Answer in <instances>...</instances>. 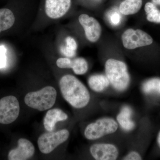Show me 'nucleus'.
I'll return each instance as SVG.
<instances>
[{"label":"nucleus","mask_w":160,"mask_h":160,"mask_svg":"<svg viewBox=\"0 0 160 160\" xmlns=\"http://www.w3.org/2000/svg\"><path fill=\"white\" fill-rule=\"evenodd\" d=\"M122 17L118 12H112L109 15V20L112 25L116 26L118 25L121 22Z\"/></svg>","instance_id":"412c9836"},{"label":"nucleus","mask_w":160,"mask_h":160,"mask_svg":"<svg viewBox=\"0 0 160 160\" xmlns=\"http://www.w3.org/2000/svg\"><path fill=\"white\" fill-rule=\"evenodd\" d=\"M71 4V0H45V12L51 18H59L69 11Z\"/></svg>","instance_id":"9d476101"},{"label":"nucleus","mask_w":160,"mask_h":160,"mask_svg":"<svg viewBox=\"0 0 160 160\" xmlns=\"http://www.w3.org/2000/svg\"><path fill=\"white\" fill-rule=\"evenodd\" d=\"M106 76L116 90L123 91L129 85L130 78L127 66L119 60L109 59L105 64Z\"/></svg>","instance_id":"f03ea898"},{"label":"nucleus","mask_w":160,"mask_h":160,"mask_svg":"<svg viewBox=\"0 0 160 160\" xmlns=\"http://www.w3.org/2000/svg\"><path fill=\"white\" fill-rule=\"evenodd\" d=\"M57 96V92L55 88L48 86L39 91L29 92L26 95L24 100L26 105L30 108L43 111L53 106Z\"/></svg>","instance_id":"7ed1b4c3"},{"label":"nucleus","mask_w":160,"mask_h":160,"mask_svg":"<svg viewBox=\"0 0 160 160\" xmlns=\"http://www.w3.org/2000/svg\"><path fill=\"white\" fill-rule=\"evenodd\" d=\"M78 20L87 39L92 42L98 41L101 36L102 28L97 20L86 14L81 15Z\"/></svg>","instance_id":"1a4fd4ad"},{"label":"nucleus","mask_w":160,"mask_h":160,"mask_svg":"<svg viewBox=\"0 0 160 160\" xmlns=\"http://www.w3.org/2000/svg\"><path fill=\"white\" fill-rule=\"evenodd\" d=\"M152 1L154 4L160 5V0H152Z\"/></svg>","instance_id":"b1692460"},{"label":"nucleus","mask_w":160,"mask_h":160,"mask_svg":"<svg viewBox=\"0 0 160 160\" xmlns=\"http://www.w3.org/2000/svg\"><path fill=\"white\" fill-rule=\"evenodd\" d=\"M142 159V157L139 153L136 151H131L126 155L123 160H140Z\"/></svg>","instance_id":"5701e85b"},{"label":"nucleus","mask_w":160,"mask_h":160,"mask_svg":"<svg viewBox=\"0 0 160 160\" xmlns=\"http://www.w3.org/2000/svg\"><path fill=\"white\" fill-rule=\"evenodd\" d=\"M59 85L63 97L72 107L82 109L89 103L90 96L88 89L75 77L64 76L60 80Z\"/></svg>","instance_id":"f257e3e1"},{"label":"nucleus","mask_w":160,"mask_h":160,"mask_svg":"<svg viewBox=\"0 0 160 160\" xmlns=\"http://www.w3.org/2000/svg\"><path fill=\"white\" fill-rule=\"evenodd\" d=\"M15 20L14 14L10 9H0V33L11 28L14 25Z\"/></svg>","instance_id":"dca6fc26"},{"label":"nucleus","mask_w":160,"mask_h":160,"mask_svg":"<svg viewBox=\"0 0 160 160\" xmlns=\"http://www.w3.org/2000/svg\"><path fill=\"white\" fill-rule=\"evenodd\" d=\"M157 141L158 144L159 146L160 147V131L159 132L158 135Z\"/></svg>","instance_id":"393cba45"},{"label":"nucleus","mask_w":160,"mask_h":160,"mask_svg":"<svg viewBox=\"0 0 160 160\" xmlns=\"http://www.w3.org/2000/svg\"><path fill=\"white\" fill-rule=\"evenodd\" d=\"M68 116L66 113L58 109H52L47 112L44 119V126L47 131L52 132L55 128L57 122L65 121Z\"/></svg>","instance_id":"ddd939ff"},{"label":"nucleus","mask_w":160,"mask_h":160,"mask_svg":"<svg viewBox=\"0 0 160 160\" xmlns=\"http://www.w3.org/2000/svg\"><path fill=\"white\" fill-rule=\"evenodd\" d=\"M90 152L97 160H115L118 158L119 151L117 147L110 143H99L90 147Z\"/></svg>","instance_id":"6e6552de"},{"label":"nucleus","mask_w":160,"mask_h":160,"mask_svg":"<svg viewBox=\"0 0 160 160\" xmlns=\"http://www.w3.org/2000/svg\"><path fill=\"white\" fill-rule=\"evenodd\" d=\"M108 78L102 74H95L91 76L88 80V84L93 91L101 92L104 91L109 86Z\"/></svg>","instance_id":"2eb2a0df"},{"label":"nucleus","mask_w":160,"mask_h":160,"mask_svg":"<svg viewBox=\"0 0 160 160\" xmlns=\"http://www.w3.org/2000/svg\"><path fill=\"white\" fill-rule=\"evenodd\" d=\"M57 65L62 69L72 68L76 74H85L88 69V63L83 58H77L71 60L68 58H60L56 62Z\"/></svg>","instance_id":"f8f14e48"},{"label":"nucleus","mask_w":160,"mask_h":160,"mask_svg":"<svg viewBox=\"0 0 160 160\" xmlns=\"http://www.w3.org/2000/svg\"><path fill=\"white\" fill-rule=\"evenodd\" d=\"M18 101L13 96H8L0 100V124L7 125L14 122L20 113Z\"/></svg>","instance_id":"423d86ee"},{"label":"nucleus","mask_w":160,"mask_h":160,"mask_svg":"<svg viewBox=\"0 0 160 160\" xmlns=\"http://www.w3.org/2000/svg\"><path fill=\"white\" fill-rule=\"evenodd\" d=\"M123 46L126 49H133L149 46L153 42L152 38L140 29H127L122 35Z\"/></svg>","instance_id":"0eeeda50"},{"label":"nucleus","mask_w":160,"mask_h":160,"mask_svg":"<svg viewBox=\"0 0 160 160\" xmlns=\"http://www.w3.org/2000/svg\"><path fill=\"white\" fill-rule=\"evenodd\" d=\"M34 152V146L30 141L20 138L18 141L17 148L9 151L8 158L9 160H26L31 158Z\"/></svg>","instance_id":"9b49d317"},{"label":"nucleus","mask_w":160,"mask_h":160,"mask_svg":"<svg viewBox=\"0 0 160 160\" xmlns=\"http://www.w3.org/2000/svg\"><path fill=\"white\" fill-rule=\"evenodd\" d=\"M142 4V0H124L120 4V12L125 15L135 14L139 11Z\"/></svg>","instance_id":"f3484780"},{"label":"nucleus","mask_w":160,"mask_h":160,"mask_svg":"<svg viewBox=\"0 0 160 160\" xmlns=\"http://www.w3.org/2000/svg\"><path fill=\"white\" fill-rule=\"evenodd\" d=\"M145 10L147 15V19L149 22L160 23V11L154 3H146L145 6Z\"/></svg>","instance_id":"6ab92c4d"},{"label":"nucleus","mask_w":160,"mask_h":160,"mask_svg":"<svg viewBox=\"0 0 160 160\" xmlns=\"http://www.w3.org/2000/svg\"><path fill=\"white\" fill-rule=\"evenodd\" d=\"M118 127L117 122L112 118H101L87 126L84 131V135L87 139L97 140L114 133Z\"/></svg>","instance_id":"20e7f679"},{"label":"nucleus","mask_w":160,"mask_h":160,"mask_svg":"<svg viewBox=\"0 0 160 160\" xmlns=\"http://www.w3.org/2000/svg\"><path fill=\"white\" fill-rule=\"evenodd\" d=\"M6 49L4 46H0V69L6 67Z\"/></svg>","instance_id":"4be33fe9"},{"label":"nucleus","mask_w":160,"mask_h":160,"mask_svg":"<svg viewBox=\"0 0 160 160\" xmlns=\"http://www.w3.org/2000/svg\"><path fill=\"white\" fill-rule=\"evenodd\" d=\"M66 46L61 47V53L67 57H73L76 55V51L78 47L75 40L71 37H68L66 38Z\"/></svg>","instance_id":"a211bd4d"},{"label":"nucleus","mask_w":160,"mask_h":160,"mask_svg":"<svg viewBox=\"0 0 160 160\" xmlns=\"http://www.w3.org/2000/svg\"><path fill=\"white\" fill-rule=\"evenodd\" d=\"M69 135L67 129H64L56 132L45 133L38 139V144L40 151L44 154L50 153L59 145L66 142Z\"/></svg>","instance_id":"39448f33"},{"label":"nucleus","mask_w":160,"mask_h":160,"mask_svg":"<svg viewBox=\"0 0 160 160\" xmlns=\"http://www.w3.org/2000/svg\"><path fill=\"white\" fill-rule=\"evenodd\" d=\"M132 111L128 106L123 107L117 117L118 123L124 130L131 131L134 129L135 124L132 120Z\"/></svg>","instance_id":"4468645a"},{"label":"nucleus","mask_w":160,"mask_h":160,"mask_svg":"<svg viewBox=\"0 0 160 160\" xmlns=\"http://www.w3.org/2000/svg\"><path fill=\"white\" fill-rule=\"evenodd\" d=\"M142 90L146 94L152 92L160 94V79L153 78L146 81L143 84Z\"/></svg>","instance_id":"aec40b11"}]
</instances>
